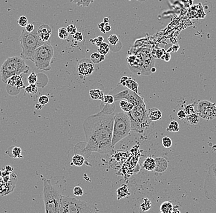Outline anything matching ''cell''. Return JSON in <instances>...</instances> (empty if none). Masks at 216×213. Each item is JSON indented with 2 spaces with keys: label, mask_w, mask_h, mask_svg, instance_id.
I'll return each instance as SVG.
<instances>
[{
  "label": "cell",
  "mask_w": 216,
  "mask_h": 213,
  "mask_svg": "<svg viewBox=\"0 0 216 213\" xmlns=\"http://www.w3.org/2000/svg\"><path fill=\"white\" fill-rule=\"evenodd\" d=\"M113 110L106 111L103 109L97 114L88 116L83 123L85 138V153L93 152L101 154L111 153L112 138L114 125Z\"/></svg>",
  "instance_id": "1"
},
{
  "label": "cell",
  "mask_w": 216,
  "mask_h": 213,
  "mask_svg": "<svg viewBox=\"0 0 216 213\" xmlns=\"http://www.w3.org/2000/svg\"><path fill=\"white\" fill-rule=\"evenodd\" d=\"M35 24V28L33 31L29 33L25 29H23L19 38V41L22 48L20 57L25 60L32 61L33 55L35 50L45 42H42L39 38L37 33V25L36 22Z\"/></svg>",
  "instance_id": "2"
},
{
  "label": "cell",
  "mask_w": 216,
  "mask_h": 213,
  "mask_svg": "<svg viewBox=\"0 0 216 213\" xmlns=\"http://www.w3.org/2000/svg\"><path fill=\"white\" fill-rule=\"evenodd\" d=\"M126 114L130 120L131 131L144 133L150 127L152 121L148 117L145 103L133 105L132 109Z\"/></svg>",
  "instance_id": "3"
},
{
  "label": "cell",
  "mask_w": 216,
  "mask_h": 213,
  "mask_svg": "<svg viewBox=\"0 0 216 213\" xmlns=\"http://www.w3.org/2000/svg\"><path fill=\"white\" fill-rule=\"evenodd\" d=\"M29 66L26 64L25 59L14 56L7 58L3 63L0 69L1 81L6 84L9 78L14 75H22L28 73Z\"/></svg>",
  "instance_id": "4"
},
{
  "label": "cell",
  "mask_w": 216,
  "mask_h": 213,
  "mask_svg": "<svg viewBox=\"0 0 216 213\" xmlns=\"http://www.w3.org/2000/svg\"><path fill=\"white\" fill-rule=\"evenodd\" d=\"M42 181L45 212L46 213H59L62 195L53 186L50 179L43 177Z\"/></svg>",
  "instance_id": "5"
},
{
  "label": "cell",
  "mask_w": 216,
  "mask_h": 213,
  "mask_svg": "<svg viewBox=\"0 0 216 213\" xmlns=\"http://www.w3.org/2000/svg\"><path fill=\"white\" fill-rule=\"evenodd\" d=\"M54 55V50L49 41L45 42L38 47L33 55V62L36 68L41 71H48L51 69V63Z\"/></svg>",
  "instance_id": "6"
},
{
  "label": "cell",
  "mask_w": 216,
  "mask_h": 213,
  "mask_svg": "<svg viewBox=\"0 0 216 213\" xmlns=\"http://www.w3.org/2000/svg\"><path fill=\"white\" fill-rule=\"evenodd\" d=\"M131 131L130 120L125 113H118L114 117L112 146L115 145L127 137Z\"/></svg>",
  "instance_id": "7"
},
{
  "label": "cell",
  "mask_w": 216,
  "mask_h": 213,
  "mask_svg": "<svg viewBox=\"0 0 216 213\" xmlns=\"http://www.w3.org/2000/svg\"><path fill=\"white\" fill-rule=\"evenodd\" d=\"M95 212L85 201L68 196H61L59 213H88Z\"/></svg>",
  "instance_id": "8"
},
{
  "label": "cell",
  "mask_w": 216,
  "mask_h": 213,
  "mask_svg": "<svg viewBox=\"0 0 216 213\" xmlns=\"http://www.w3.org/2000/svg\"><path fill=\"white\" fill-rule=\"evenodd\" d=\"M205 197L216 204V164L211 165L207 171L203 186Z\"/></svg>",
  "instance_id": "9"
},
{
  "label": "cell",
  "mask_w": 216,
  "mask_h": 213,
  "mask_svg": "<svg viewBox=\"0 0 216 213\" xmlns=\"http://www.w3.org/2000/svg\"><path fill=\"white\" fill-rule=\"evenodd\" d=\"M22 75H14L9 78L6 82V91L11 96L18 95L23 88H25Z\"/></svg>",
  "instance_id": "10"
},
{
  "label": "cell",
  "mask_w": 216,
  "mask_h": 213,
  "mask_svg": "<svg viewBox=\"0 0 216 213\" xmlns=\"http://www.w3.org/2000/svg\"><path fill=\"white\" fill-rule=\"evenodd\" d=\"M114 98L116 101L125 99L128 101L133 105H140L145 103L143 98L130 90H125V91L119 92L115 95Z\"/></svg>",
  "instance_id": "11"
},
{
  "label": "cell",
  "mask_w": 216,
  "mask_h": 213,
  "mask_svg": "<svg viewBox=\"0 0 216 213\" xmlns=\"http://www.w3.org/2000/svg\"><path fill=\"white\" fill-rule=\"evenodd\" d=\"M77 71L79 76H82V77L89 76L93 73L94 71V63L91 60L84 59L79 62L77 66Z\"/></svg>",
  "instance_id": "12"
},
{
  "label": "cell",
  "mask_w": 216,
  "mask_h": 213,
  "mask_svg": "<svg viewBox=\"0 0 216 213\" xmlns=\"http://www.w3.org/2000/svg\"><path fill=\"white\" fill-rule=\"evenodd\" d=\"M37 25V33L39 39L44 42H46L49 41L52 35V28L46 24L36 22Z\"/></svg>",
  "instance_id": "13"
},
{
  "label": "cell",
  "mask_w": 216,
  "mask_h": 213,
  "mask_svg": "<svg viewBox=\"0 0 216 213\" xmlns=\"http://www.w3.org/2000/svg\"><path fill=\"white\" fill-rule=\"evenodd\" d=\"M120 84H121L123 87H126L130 91L138 94L139 85L137 82L133 80L132 78L127 76H123L121 77Z\"/></svg>",
  "instance_id": "14"
},
{
  "label": "cell",
  "mask_w": 216,
  "mask_h": 213,
  "mask_svg": "<svg viewBox=\"0 0 216 213\" xmlns=\"http://www.w3.org/2000/svg\"><path fill=\"white\" fill-rule=\"evenodd\" d=\"M212 103L208 100H201L200 101L197 105V114L201 118L204 119L206 116L207 111L209 108L212 105Z\"/></svg>",
  "instance_id": "15"
},
{
  "label": "cell",
  "mask_w": 216,
  "mask_h": 213,
  "mask_svg": "<svg viewBox=\"0 0 216 213\" xmlns=\"http://www.w3.org/2000/svg\"><path fill=\"white\" fill-rule=\"evenodd\" d=\"M155 167L154 171L158 173H161L165 172L166 170L168 165L167 160L165 158L159 157L155 159Z\"/></svg>",
  "instance_id": "16"
},
{
  "label": "cell",
  "mask_w": 216,
  "mask_h": 213,
  "mask_svg": "<svg viewBox=\"0 0 216 213\" xmlns=\"http://www.w3.org/2000/svg\"><path fill=\"white\" fill-rule=\"evenodd\" d=\"M6 154L9 155L10 157L13 159H24V157L22 155V149L21 148L16 146H11L6 151Z\"/></svg>",
  "instance_id": "17"
},
{
  "label": "cell",
  "mask_w": 216,
  "mask_h": 213,
  "mask_svg": "<svg viewBox=\"0 0 216 213\" xmlns=\"http://www.w3.org/2000/svg\"><path fill=\"white\" fill-rule=\"evenodd\" d=\"M147 114H148V117L152 122L160 120L162 117V113L160 110L155 108L149 109V111H147Z\"/></svg>",
  "instance_id": "18"
},
{
  "label": "cell",
  "mask_w": 216,
  "mask_h": 213,
  "mask_svg": "<svg viewBox=\"0 0 216 213\" xmlns=\"http://www.w3.org/2000/svg\"><path fill=\"white\" fill-rule=\"evenodd\" d=\"M89 95L91 98L95 100H101L102 102L104 101L105 95L103 92L99 89H92L90 90L89 92Z\"/></svg>",
  "instance_id": "19"
},
{
  "label": "cell",
  "mask_w": 216,
  "mask_h": 213,
  "mask_svg": "<svg viewBox=\"0 0 216 213\" xmlns=\"http://www.w3.org/2000/svg\"><path fill=\"white\" fill-rule=\"evenodd\" d=\"M143 167L145 170L154 171L155 167V159H153L151 157L146 158L143 163Z\"/></svg>",
  "instance_id": "20"
},
{
  "label": "cell",
  "mask_w": 216,
  "mask_h": 213,
  "mask_svg": "<svg viewBox=\"0 0 216 213\" xmlns=\"http://www.w3.org/2000/svg\"><path fill=\"white\" fill-rule=\"evenodd\" d=\"M173 209V205L170 201H165L160 206V211L162 213H171Z\"/></svg>",
  "instance_id": "21"
},
{
  "label": "cell",
  "mask_w": 216,
  "mask_h": 213,
  "mask_svg": "<svg viewBox=\"0 0 216 213\" xmlns=\"http://www.w3.org/2000/svg\"><path fill=\"white\" fill-rule=\"evenodd\" d=\"M215 117H216V103H214L207 111L206 116L204 117V119L210 120L215 119Z\"/></svg>",
  "instance_id": "22"
},
{
  "label": "cell",
  "mask_w": 216,
  "mask_h": 213,
  "mask_svg": "<svg viewBox=\"0 0 216 213\" xmlns=\"http://www.w3.org/2000/svg\"><path fill=\"white\" fill-rule=\"evenodd\" d=\"M85 162V158L84 156L80 154H75L72 157L73 165L76 166H81L84 165Z\"/></svg>",
  "instance_id": "23"
},
{
  "label": "cell",
  "mask_w": 216,
  "mask_h": 213,
  "mask_svg": "<svg viewBox=\"0 0 216 213\" xmlns=\"http://www.w3.org/2000/svg\"><path fill=\"white\" fill-rule=\"evenodd\" d=\"M120 107L121 108V109L124 112V113H128V112H130L133 107V105L130 103L128 101L126 100V99H121L120 102Z\"/></svg>",
  "instance_id": "24"
},
{
  "label": "cell",
  "mask_w": 216,
  "mask_h": 213,
  "mask_svg": "<svg viewBox=\"0 0 216 213\" xmlns=\"http://www.w3.org/2000/svg\"><path fill=\"white\" fill-rule=\"evenodd\" d=\"M128 195H129L128 189L126 185H123L117 190V195L118 200L126 197Z\"/></svg>",
  "instance_id": "25"
},
{
  "label": "cell",
  "mask_w": 216,
  "mask_h": 213,
  "mask_svg": "<svg viewBox=\"0 0 216 213\" xmlns=\"http://www.w3.org/2000/svg\"><path fill=\"white\" fill-rule=\"evenodd\" d=\"M105 59V55H102L99 53H94L90 55V60L92 62L95 63H99L103 62Z\"/></svg>",
  "instance_id": "26"
},
{
  "label": "cell",
  "mask_w": 216,
  "mask_h": 213,
  "mask_svg": "<svg viewBox=\"0 0 216 213\" xmlns=\"http://www.w3.org/2000/svg\"><path fill=\"white\" fill-rule=\"evenodd\" d=\"M109 46L106 42H103L98 46V52L102 55H106L109 52Z\"/></svg>",
  "instance_id": "27"
},
{
  "label": "cell",
  "mask_w": 216,
  "mask_h": 213,
  "mask_svg": "<svg viewBox=\"0 0 216 213\" xmlns=\"http://www.w3.org/2000/svg\"><path fill=\"white\" fill-rule=\"evenodd\" d=\"M95 0H70V2L74 3L78 6L88 7L90 4L93 3Z\"/></svg>",
  "instance_id": "28"
},
{
  "label": "cell",
  "mask_w": 216,
  "mask_h": 213,
  "mask_svg": "<svg viewBox=\"0 0 216 213\" xmlns=\"http://www.w3.org/2000/svg\"><path fill=\"white\" fill-rule=\"evenodd\" d=\"M187 120L192 125H197L199 122V116L197 113H194L187 116Z\"/></svg>",
  "instance_id": "29"
},
{
  "label": "cell",
  "mask_w": 216,
  "mask_h": 213,
  "mask_svg": "<svg viewBox=\"0 0 216 213\" xmlns=\"http://www.w3.org/2000/svg\"><path fill=\"white\" fill-rule=\"evenodd\" d=\"M179 123L176 120H173L169 123L168 127L166 128V130L169 132H178L179 131Z\"/></svg>",
  "instance_id": "30"
},
{
  "label": "cell",
  "mask_w": 216,
  "mask_h": 213,
  "mask_svg": "<svg viewBox=\"0 0 216 213\" xmlns=\"http://www.w3.org/2000/svg\"><path fill=\"white\" fill-rule=\"evenodd\" d=\"M143 200H144V202L140 205L141 209L144 212L149 211L151 208V206H152L151 200L147 197L144 198Z\"/></svg>",
  "instance_id": "31"
},
{
  "label": "cell",
  "mask_w": 216,
  "mask_h": 213,
  "mask_svg": "<svg viewBox=\"0 0 216 213\" xmlns=\"http://www.w3.org/2000/svg\"><path fill=\"white\" fill-rule=\"evenodd\" d=\"M38 92V88L36 84H29L25 88V92L28 94L35 95Z\"/></svg>",
  "instance_id": "32"
},
{
  "label": "cell",
  "mask_w": 216,
  "mask_h": 213,
  "mask_svg": "<svg viewBox=\"0 0 216 213\" xmlns=\"http://www.w3.org/2000/svg\"><path fill=\"white\" fill-rule=\"evenodd\" d=\"M69 35H70L69 33L68 32L67 29L66 28L62 27L59 29L58 36L60 39H62V40L66 39L68 38V36H69Z\"/></svg>",
  "instance_id": "33"
},
{
  "label": "cell",
  "mask_w": 216,
  "mask_h": 213,
  "mask_svg": "<svg viewBox=\"0 0 216 213\" xmlns=\"http://www.w3.org/2000/svg\"><path fill=\"white\" fill-rule=\"evenodd\" d=\"M27 80L29 84H36L38 81V75L35 72H32L28 76Z\"/></svg>",
  "instance_id": "34"
},
{
  "label": "cell",
  "mask_w": 216,
  "mask_h": 213,
  "mask_svg": "<svg viewBox=\"0 0 216 213\" xmlns=\"http://www.w3.org/2000/svg\"><path fill=\"white\" fill-rule=\"evenodd\" d=\"M162 144L163 145V147L165 148H170L172 146V140L171 139L168 137H165L162 138Z\"/></svg>",
  "instance_id": "35"
},
{
  "label": "cell",
  "mask_w": 216,
  "mask_h": 213,
  "mask_svg": "<svg viewBox=\"0 0 216 213\" xmlns=\"http://www.w3.org/2000/svg\"><path fill=\"white\" fill-rule=\"evenodd\" d=\"M17 23L20 27L25 28L28 24V19L24 16H22L19 17Z\"/></svg>",
  "instance_id": "36"
},
{
  "label": "cell",
  "mask_w": 216,
  "mask_h": 213,
  "mask_svg": "<svg viewBox=\"0 0 216 213\" xmlns=\"http://www.w3.org/2000/svg\"><path fill=\"white\" fill-rule=\"evenodd\" d=\"M108 40L109 42L111 45H112V46H116V45H117L119 41V39L116 35H111L109 36Z\"/></svg>",
  "instance_id": "37"
},
{
  "label": "cell",
  "mask_w": 216,
  "mask_h": 213,
  "mask_svg": "<svg viewBox=\"0 0 216 213\" xmlns=\"http://www.w3.org/2000/svg\"><path fill=\"white\" fill-rule=\"evenodd\" d=\"M184 110L185 111L187 115H190V114H192L196 113L195 109H194V104H189V105H187L184 108Z\"/></svg>",
  "instance_id": "38"
},
{
  "label": "cell",
  "mask_w": 216,
  "mask_h": 213,
  "mask_svg": "<svg viewBox=\"0 0 216 213\" xmlns=\"http://www.w3.org/2000/svg\"><path fill=\"white\" fill-rule=\"evenodd\" d=\"M114 101H115L114 96H113L110 95H105L103 102L105 104H106V105H112L114 103Z\"/></svg>",
  "instance_id": "39"
},
{
  "label": "cell",
  "mask_w": 216,
  "mask_h": 213,
  "mask_svg": "<svg viewBox=\"0 0 216 213\" xmlns=\"http://www.w3.org/2000/svg\"><path fill=\"white\" fill-rule=\"evenodd\" d=\"M73 193L76 197H81L84 194V191L80 186H76L73 189Z\"/></svg>",
  "instance_id": "40"
},
{
  "label": "cell",
  "mask_w": 216,
  "mask_h": 213,
  "mask_svg": "<svg viewBox=\"0 0 216 213\" xmlns=\"http://www.w3.org/2000/svg\"><path fill=\"white\" fill-rule=\"evenodd\" d=\"M49 102V98L46 95H42L38 98V103L44 106Z\"/></svg>",
  "instance_id": "41"
},
{
  "label": "cell",
  "mask_w": 216,
  "mask_h": 213,
  "mask_svg": "<svg viewBox=\"0 0 216 213\" xmlns=\"http://www.w3.org/2000/svg\"><path fill=\"white\" fill-rule=\"evenodd\" d=\"M73 39L77 42H81L83 40V35L82 33L80 31H77L74 35H73Z\"/></svg>",
  "instance_id": "42"
},
{
  "label": "cell",
  "mask_w": 216,
  "mask_h": 213,
  "mask_svg": "<svg viewBox=\"0 0 216 213\" xmlns=\"http://www.w3.org/2000/svg\"><path fill=\"white\" fill-rule=\"evenodd\" d=\"M67 29V31L69 33L70 35H74L75 33L77 32V28L75 25H73V24H71L70 25H68L66 28Z\"/></svg>",
  "instance_id": "43"
},
{
  "label": "cell",
  "mask_w": 216,
  "mask_h": 213,
  "mask_svg": "<svg viewBox=\"0 0 216 213\" xmlns=\"http://www.w3.org/2000/svg\"><path fill=\"white\" fill-rule=\"evenodd\" d=\"M103 40H104L102 36H99L96 38H95V39H90V42H92L93 44L96 45V46H98L101 43H102L103 42Z\"/></svg>",
  "instance_id": "44"
},
{
  "label": "cell",
  "mask_w": 216,
  "mask_h": 213,
  "mask_svg": "<svg viewBox=\"0 0 216 213\" xmlns=\"http://www.w3.org/2000/svg\"><path fill=\"white\" fill-rule=\"evenodd\" d=\"M177 116L178 117V118L180 120H183L184 119H186L187 117V114L185 112V111L184 109H182V110H179L178 112H177Z\"/></svg>",
  "instance_id": "45"
},
{
  "label": "cell",
  "mask_w": 216,
  "mask_h": 213,
  "mask_svg": "<svg viewBox=\"0 0 216 213\" xmlns=\"http://www.w3.org/2000/svg\"><path fill=\"white\" fill-rule=\"evenodd\" d=\"M35 26L34 24H28L25 27V30L29 33L33 31L34 30H35Z\"/></svg>",
  "instance_id": "46"
},
{
  "label": "cell",
  "mask_w": 216,
  "mask_h": 213,
  "mask_svg": "<svg viewBox=\"0 0 216 213\" xmlns=\"http://www.w3.org/2000/svg\"><path fill=\"white\" fill-rule=\"evenodd\" d=\"M105 25H106L105 23H104L103 22H101V23H100V24H98V28L99 29V30H100L102 33H104V34H105V33H106V31H105Z\"/></svg>",
  "instance_id": "47"
},
{
  "label": "cell",
  "mask_w": 216,
  "mask_h": 213,
  "mask_svg": "<svg viewBox=\"0 0 216 213\" xmlns=\"http://www.w3.org/2000/svg\"><path fill=\"white\" fill-rule=\"evenodd\" d=\"M105 31L106 32H109L111 30V27L109 25V24H105Z\"/></svg>",
  "instance_id": "48"
},
{
  "label": "cell",
  "mask_w": 216,
  "mask_h": 213,
  "mask_svg": "<svg viewBox=\"0 0 216 213\" xmlns=\"http://www.w3.org/2000/svg\"><path fill=\"white\" fill-rule=\"evenodd\" d=\"M43 106H44L42 105L41 104H40L39 103H36V104L35 105V108H36V109H38V110H41V109L42 108Z\"/></svg>",
  "instance_id": "49"
},
{
  "label": "cell",
  "mask_w": 216,
  "mask_h": 213,
  "mask_svg": "<svg viewBox=\"0 0 216 213\" xmlns=\"http://www.w3.org/2000/svg\"><path fill=\"white\" fill-rule=\"evenodd\" d=\"M178 208H179L178 206H173V209L172 212H173V213H177V212L180 213V211L178 210Z\"/></svg>",
  "instance_id": "50"
},
{
  "label": "cell",
  "mask_w": 216,
  "mask_h": 213,
  "mask_svg": "<svg viewBox=\"0 0 216 213\" xmlns=\"http://www.w3.org/2000/svg\"><path fill=\"white\" fill-rule=\"evenodd\" d=\"M109 19L108 17H105L104 19H103V22L105 24H109Z\"/></svg>",
  "instance_id": "51"
},
{
  "label": "cell",
  "mask_w": 216,
  "mask_h": 213,
  "mask_svg": "<svg viewBox=\"0 0 216 213\" xmlns=\"http://www.w3.org/2000/svg\"><path fill=\"white\" fill-rule=\"evenodd\" d=\"M156 71V69L153 67V68L151 69V73H155Z\"/></svg>",
  "instance_id": "52"
}]
</instances>
